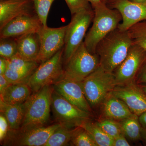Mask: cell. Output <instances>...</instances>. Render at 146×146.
<instances>
[{"label": "cell", "instance_id": "1", "mask_svg": "<svg viewBox=\"0 0 146 146\" xmlns=\"http://www.w3.org/2000/svg\"><path fill=\"white\" fill-rule=\"evenodd\" d=\"M132 45L127 31L117 28L111 32L97 46L96 53L99 58L100 66L113 73L125 59Z\"/></svg>", "mask_w": 146, "mask_h": 146}, {"label": "cell", "instance_id": "2", "mask_svg": "<svg viewBox=\"0 0 146 146\" xmlns=\"http://www.w3.org/2000/svg\"><path fill=\"white\" fill-rule=\"evenodd\" d=\"M94 8L93 25L84 42L90 52L96 54V50L99 43L110 33L118 28L122 17L118 10L108 7L103 1Z\"/></svg>", "mask_w": 146, "mask_h": 146}, {"label": "cell", "instance_id": "3", "mask_svg": "<svg viewBox=\"0 0 146 146\" xmlns=\"http://www.w3.org/2000/svg\"><path fill=\"white\" fill-rule=\"evenodd\" d=\"M54 90L52 85H47L32 94L24 103L25 115L20 129L42 126L48 122Z\"/></svg>", "mask_w": 146, "mask_h": 146}, {"label": "cell", "instance_id": "4", "mask_svg": "<svg viewBox=\"0 0 146 146\" xmlns=\"http://www.w3.org/2000/svg\"><path fill=\"white\" fill-rule=\"evenodd\" d=\"M80 83L92 109L101 107L116 86L113 73L105 70L100 66Z\"/></svg>", "mask_w": 146, "mask_h": 146}, {"label": "cell", "instance_id": "5", "mask_svg": "<svg viewBox=\"0 0 146 146\" xmlns=\"http://www.w3.org/2000/svg\"><path fill=\"white\" fill-rule=\"evenodd\" d=\"M65 65L63 77L80 82L100 66L99 58L87 50L83 42Z\"/></svg>", "mask_w": 146, "mask_h": 146}, {"label": "cell", "instance_id": "6", "mask_svg": "<svg viewBox=\"0 0 146 146\" xmlns=\"http://www.w3.org/2000/svg\"><path fill=\"white\" fill-rule=\"evenodd\" d=\"M68 25L65 37L63 61L66 64L83 42L86 31L94 19V11L91 9L74 14Z\"/></svg>", "mask_w": 146, "mask_h": 146}, {"label": "cell", "instance_id": "7", "mask_svg": "<svg viewBox=\"0 0 146 146\" xmlns=\"http://www.w3.org/2000/svg\"><path fill=\"white\" fill-rule=\"evenodd\" d=\"M61 125L56 123L26 129H9L7 136L1 144L3 146H44L50 136Z\"/></svg>", "mask_w": 146, "mask_h": 146}, {"label": "cell", "instance_id": "8", "mask_svg": "<svg viewBox=\"0 0 146 146\" xmlns=\"http://www.w3.org/2000/svg\"><path fill=\"white\" fill-rule=\"evenodd\" d=\"M63 53L64 47L36 68L27 82L33 93L45 86L52 85L63 77Z\"/></svg>", "mask_w": 146, "mask_h": 146}, {"label": "cell", "instance_id": "9", "mask_svg": "<svg viewBox=\"0 0 146 146\" xmlns=\"http://www.w3.org/2000/svg\"><path fill=\"white\" fill-rule=\"evenodd\" d=\"M51 109L57 123L72 127H80L87 120H92V114L84 111L68 101L54 90Z\"/></svg>", "mask_w": 146, "mask_h": 146}, {"label": "cell", "instance_id": "10", "mask_svg": "<svg viewBox=\"0 0 146 146\" xmlns=\"http://www.w3.org/2000/svg\"><path fill=\"white\" fill-rule=\"evenodd\" d=\"M146 61V51L137 45H132L125 59L113 73L116 86L135 82Z\"/></svg>", "mask_w": 146, "mask_h": 146}, {"label": "cell", "instance_id": "11", "mask_svg": "<svg viewBox=\"0 0 146 146\" xmlns=\"http://www.w3.org/2000/svg\"><path fill=\"white\" fill-rule=\"evenodd\" d=\"M67 27H42L38 32L40 42V51L36 60L38 63L40 64L46 61L63 48Z\"/></svg>", "mask_w": 146, "mask_h": 146}, {"label": "cell", "instance_id": "12", "mask_svg": "<svg viewBox=\"0 0 146 146\" xmlns=\"http://www.w3.org/2000/svg\"><path fill=\"white\" fill-rule=\"evenodd\" d=\"M112 8L119 11L122 22L118 29L127 31L131 27L139 22L146 20V2L137 3L130 0H114Z\"/></svg>", "mask_w": 146, "mask_h": 146}, {"label": "cell", "instance_id": "13", "mask_svg": "<svg viewBox=\"0 0 146 146\" xmlns=\"http://www.w3.org/2000/svg\"><path fill=\"white\" fill-rule=\"evenodd\" d=\"M111 94L124 102L138 117L146 112V94L136 82L116 86Z\"/></svg>", "mask_w": 146, "mask_h": 146}, {"label": "cell", "instance_id": "14", "mask_svg": "<svg viewBox=\"0 0 146 146\" xmlns=\"http://www.w3.org/2000/svg\"><path fill=\"white\" fill-rule=\"evenodd\" d=\"M52 85L54 91L68 101L93 115V109L84 96L80 82L62 77Z\"/></svg>", "mask_w": 146, "mask_h": 146}, {"label": "cell", "instance_id": "15", "mask_svg": "<svg viewBox=\"0 0 146 146\" xmlns=\"http://www.w3.org/2000/svg\"><path fill=\"white\" fill-rule=\"evenodd\" d=\"M43 26L37 15L32 13L18 16L1 29V38L17 37L33 32H38Z\"/></svg>", "mask_w": 146, "mask_h": 146}, {"label": "cell", "instance_id": "16", "mask_svg": "<svg viewBox=\"0 0 146 146\" xmlns=\"http://www.w3.org/2000/svg\"><path fill=\"white\" fill-rule=\"evenodd\" d=\"M7 59V68L4 76L11 84L27 83L40 65L36 61L25 60L17 54Z\"/></svg>", "mask_w": 146, "mask_h": 146}, {"label": "cell", "instance_id": "17", "mask_svg": "<svg viewBox=\"0 0 146 146\" xmlns=\"http://www.w3.org/2000/svg\"><path fill=\"white\" fill-rule=\"evenodd\" d=\"M33 0L0 1V29L12 19L33 13Z\"/></svg>", "mask_w": 146, "mask_h": 146}, {"label": "cell", "instance_id": "18", "mask_svg": "<svg viewBox=\"0 0 146 146\" xmlns=\"http://www.w3.org/2000/svg\"><path fill=\"white\" fill-rule=\"evenodd\" d=\"M104 117L119 122L133 117V114L123 101L110 93L108 96L101 106Z\"/></svg>", "mask_w": 146, "mask_h": 146}, {"label": "cell", "instance_id": "19", "mask_svg": "<svg viewBox=\"0 0 146 146\" xmlns=\"http://www.w3.org/2000/svg\"><path fill=\"white\" fill-rule=\"evenodd\" d=\"M19 56L28 60L36 61L39 54L40 42L38 32L31 33L16 37Z\"/></svg>", "mask_w": 146, "mask_h": 146}, {"label": "cell", "instance_id": "20", "mask_svg": "<svg viewBox=\"0 0 146 146\" xmlns=\"http://www.w3.org/2000/svg\"><path fill=\"white\" fill-rule=\"evenodd\" d=\"M32 93L27 83L11 84L0 94V100L9 104H23Z\"/></svg>", "mask_w": 146, "mask_h": 146}, {"label": "cell", "instance_id": "21", "mask_svg": "<svg viewBox=\"0 0 146 146\" xmlns=\"http://www.w3.org/2000/svg\"><path fill=\"white\" fill-rule=\"evenodd\" d=\"M0 110L8 122L9 129L17 130L21 128L25 115L24 103L9 104L0 100Z\"/></svg>", "mask_w": 146, "mask_h": 146}, {"label": "cell", "instance_id": "22", "mask_svg": "<svg viewBox=\"0 0 146 146\" xmlns=\"http://www.w3.org/2000/svg\"><path fill=\"white\" fill-rule=\"evenodd\" d=\"M80 127H72L62 124L50 136L44 146L68 145Z\"/></svg>", "mask_w": 146, "mask_h": 146}, {"label": "cell", "instance_id": "23", "mask_svg": "<svg viewBox=\"0 0 146 146\" xmlns=\"http://www.w3.org/2000/svg\"><path fill=\"white\" fill-rule=\"evenodd\" d=\"M88 133L97 146H113L114 139L105 133L92 120H87L80 126Z\"/></svg>", "mask_w": 146, "mask_h": 146}, {"label": "cell", "instance_id": "24", "mask_svg": "<svg viewBox=\"0 0 146 146\" xmlns=\"http://www.w3.org/2000/svg\"><path fill=\"white\" fill-rule=\"evenodd\" d=\"M122 132L126 138L132 141H136L141 138L142 127L138 116L134 115L119 122Z\"/></svg>", "mask_w": 146, "mask_h": 146}, {"label": "cell", "instance_id": "25", "mask_svg": "<svg viewBox=\"0 0 146 146\" xmlns=\"http://www.w3.org/2000/svg\"><path fill=\"white\" fill-rule=\"evenodd\" d=\"M132 42L146 51V20L139 22L127 31Z\"/></svg>", "mask_w": 146, "mask_h": 146}, {"label": "cell", "instance_id": "26", "mask_svg": "<svg viewBox=\"0 0 146 146\" xmlns=\"http://www.w3.org/2000/svg\"><path fill=\"white\" fill-rule=\"evenodd\" d=\"M96 123L105 133L114 140L122 133L119 122L105 118L99 120Z\"/></svg>", "mask_w": 146, "mask_h": 146}, {"label": "cell", "instance_id": "27", "mask_svg": "<svg viewBox=\"0 0 146 146\" xmlns=\"http://www.w3.org/2000/svg\"><path fill=\"white\" fill-rule=\"evenodd\" d=\"M55 0H33L35 11L44 27H47L48 14Z\"/></svg>", "mask_w": 146, "mask_h": 146}, {"label": "cell", "instance_id": "28", "mask_svg": "<svg viewBox=\"0 0 146 146\" xmlns=\"http://www.w3.org/2000/svg\"><path fill=\"white\" fill-rule=\"evenodd\" d=\"M18 53L16 37L1 38L0 56L9 59Z\"/></svg>", "mask_w": 146, "mask_h": 146}, {"label": "cell", "instance_id": "29", "mask_svg": "<svg viewBox=\"0 0 146 146\" xmlns=\"http://www.w3.org/2000/svg\"><path fill=\"white\" fill-rule=\"evenodd\" d=\"M72 145L76 146H97L88 133L80 127L71 141Z\"/></svg>", "mask_w": 146, "mask_h": 146}, {"label": "cell", "instance_id": "30", "mask_svg": "<svg viewBox=\"0 0 146 146\" xmlns=\"http://www.w3.org/2000/svg\"><path fill=\"white\" fill-rule=\"evenodd\" d=\"M72 15L91 9L88 0H65Z\"/></svg>", "mask_w": 146, "mask_h": 146}, {"label": "cell", "instance_id": "31", "mask_svg": "<svg viewBox=\"0 0 146 146\" xmlns=\"http://www.w3.org/2000/svg\"><path fill=\"white\" fill-rule=\"evenodd\" d=\"M9 125L7 120L2 114H0V141L2 142L7 136Z\"/></svg>", "mask_w": 146, "mask_h": 146}, {"label": "cell", "instance_id": "32", "mask_svg": "<svg viewBox=\"0 0 146 146\" xmlns=\"http://www.w3.org/2000/svg\"><path fill=\"white\" fill-rule=\"evenodd\" d=\"M135 82L137 84H146V61L139 72Z\"/></svg>", "mask_w": 146, "mask_h": 146}, {"label": "cell", "instance_id": "33", "mask_svg": "<svg viewBox=\"0 0 146 146\" xmlns=\"http://www.w3.org/2000/svg\"><path fill=\"white\" fill-rule=\"evenodd\" d=\"M129 143L123 133L120 134L114 140L113 146H129Z\"/></svg>", "mask_w": 146, "mask_h": 146}, {"label": "cell", "instance_id": "34", "mask_svg": "<svg viewBox=\"0 0 146 146\" xmlns=\"http://www.w3.org/2000/svg\"><path fill=\"white\" fill-rule=\"evenodd\" d=\"M11 84L9 82L4 75H0V94L5 90Z\"/></svg>", "mask_w": 146, "mask_h": 146}, {"label": "cell", "instance_id": "35", "mask_svg": "<svg viewBox=\"0 0 146 146\" xmlns=\"http://www.w3.org/2000/svg\"><path fill=\"white\" fill-rule=\"evenodd\" d=\"M7 68V59L0 57V75H4Z\"/></svg>", "mask_w": 146, "mask_h": 146}, {"label": "cell", "instance_id": "36", "mask_svg": "<svg viewBox=\"0 0 146 146\" xmlns=\"http://www.w3.org/2000/svg\"><path fill=\"white\" fill-rule=\"evenodd\" d=\"M138 119L141 125L144 128H146V112L140 115Z\"/></svg>", "mask_w": 146, "mask_h": 146}, {"label": "cell", "instance_id": "37", "mask_svg": "<svg viewBox=\"0 0 146 146\" xmlns=\"http://www.w3.org/2000/svg\"><path fill=\"white\" fill-rule=\"evenodd\" d=\"M89 3H91L93 8L95 7L97 5L102 1V0H88Z\"/></svg>", "mask_w": 146, "mask_h": 146}, {"label": "cell", "instance_id": "38", "mask_svg": "<svg viewBox=\"0 0 146 146\" xmlns=\"http://www.w3.org/2000/svg\"><path fill=\"white\" fill-rule=\"evenodd\" d=\"M141 137L144 139L146 143V128L142 129Z\"/></svg>", "mask_w": 146, "mask_h": 146}, {"label": "cell", "instance_id": "39", "mask_svg": "<svg viewBox=\"0 0 146 146\" xmlns=\"http://www.w3.org/2000/svg\"><path fill=\"white\" fill-rule=\"evenodd\" d=\"M138 84L139 86L141 87V89L146 94V84Z\"/></svg>", "mask_w": 146, "mask_h": 146}, {"label": "cell", "instance_id": "40", "mask_svg": "<svg viewBox=\"0 0 146 146\" xmlns=\"http://www.w3.org/2000/svg\"><path fill=\"white\" fill-rule=\"evenodd\" d=\"M130 1L137 3H142L146 2V0H130Z\"/></svg>", "mask_w": 146, "mask_h": 146}, {"label": "cell", "instance_id": "41", "mask_svg": "<svg viewBox=\"0 0 146 146\" xmlns=\"http://www.w3.org/2000/svg\"><path fill=\"white\" fill-rule=\"evenodd\" d=\"M108 1V0H103L102 1L105 3V2H106V1Z\"/></svg>", "mask_w": 146, "mask_h": 146}, {"label": "cell", "instance_id": "42", "mask_svg": "<svg viewBox=\"0 0 146 146\" xmlns=\"http://www.w3.org/2000/svg\"><path fill=\"white\" fill-rule=\"evenodd\" d=\"M6 1V0H0V1Z\"/></svg>", "mask_w": 146, "mask_h": 146}]
</instances>
